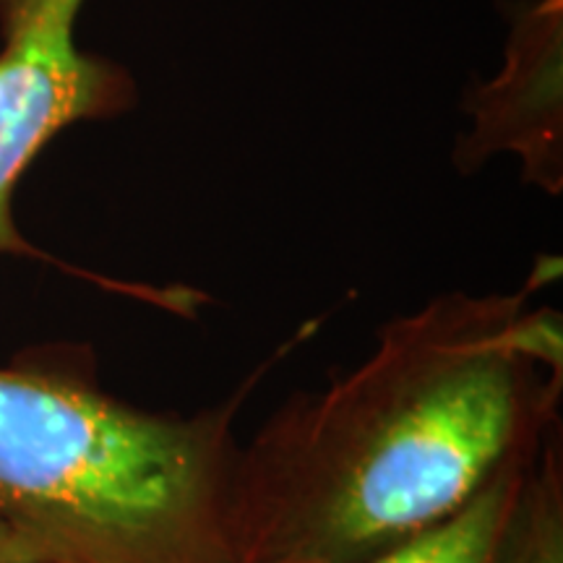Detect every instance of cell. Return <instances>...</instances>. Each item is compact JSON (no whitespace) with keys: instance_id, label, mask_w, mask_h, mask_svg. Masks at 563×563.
Wrapping results in <instances>:
<instances>
[{"instance_id":"1","label":"cell","mask_w":563,"mask_h":563,"mask_svg":"<svg viewBox=\"0 0 563 563\" xmlns=\"http://www.w3.org/2000/svg\"><path fill=\"white\" fill-rule=\"evenodd\" d=\"M514 292H443L378 329L363 363L295 391L241 443L243 563H368L464 509L561 426V313Z\"/></svg>"},{"instance_id":"2","label":"cell","mask_w":563,"mask_h":563,"mask_svg":"<svg viewBox=\"0 0 563 563\" xmlns=\"http://www.w3.org/2000/svg\"><path fill=\"white\" fill-rule=\"evenodd\" d=\"M287 350L196 412L102 389L87 347L21 352L0 365V519L45 563H243L235 420Z\"/></svg>"},{"instance_id":"3","label":"cell","mask_w":563,"mask_h":563,"mask_svg":"<svg viewBox=\"0 0 563 563\" xmlns=\"http://www.w3.org/2000/svg\"><path fill=\"white\" fill-rule=\"evenodd\" d=\"M81 5L84 0H0V256L40 258L139 300L141 282L63 264L26 241L13 220L21 178L63 129L123 115L139 100L136 81L121 63L79 47Z\"/></svg>"},{"instance_id":"4","label":"cell","mask_w":563,"mask_h":563,"mask_svg":"<svg viewBox=\"0 0 563 563\" xmlns=\"http://www.w3.org/2000/svg\"><path fill=\"white\" fill-rule=\"evenodd\" d=\"M563 0H534L511 21L504 70L477 84L464 110L473 131L460 141L454 165L473 173L493 154L514 152L525 180L548 194L563 186Z\"/></svg>"},{"instance_id":"5","label":"cell","mask_w":563,"mask_h":563,"mask_svg":"<svg viewBox=\"0 0 563 563\" xmlns=\"http://www.w3.org/2000/svg\"><path fill=\"white\" fill-rule=\"evenodd\" d=\"M538 456L504 467L446 522L368 563H525Z\"/></svg>"},{"instance_id":"6","label":"cell","mask_w":563,"mask_h":563,"mask_svg":"<svg viewBox=\"0 0 563 563\" xmlns=\"http://www.w3.org/2000/svg\"><path fill=\"white\" fill-rule=\"evenodd\" d=\"M525 563H563V431L553 428L532 481L530 532H527Z\"/></svg>"},{"instance_id":"7","label":"cell","mask_w":563,"mask_h":563,"mask_svg":"<svg viewBox=\"0 0 563 563\" xmlns=\"http://www.w3.org/2000/svg\"><path fill=\"white\" fill-rule=\"evenodd\" d=\"M0 563H45V559L24 534L0 519Z\"/></svg>"}]
</instances>
